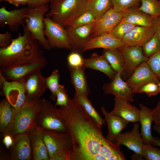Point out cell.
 <instances>
[{
	"instance_id": "obj_1",
	"label": "cell",
	"mask_w": 160,
	"mask_h": 160,
	"mask_svg": "<svg viewBox=\"0 0 160 160\" xmlns=\"http://www.w3.org/2000/svg\"><path fill=\"white\" fill-rule=\"evenodd\" d=\"M71 137L68 160H125L120 146L105 137L97 122L73 98L58 108Z\"/></svg>"
},
{
	"instance_id": "obj_2",
	"label": "cell",
	"mask_w": 160,
	"mask_h": 160,
	"mask_svg": "<svg viewBox=\"0 0 160 160\" xmlns=\"http://www.w3.org/2000/svg\"><path fill=\"white\" fill-rule=\"evenodd\" d=\"M22 35L12 39L10 44L0 48V70L11 68L31 57L43 53L39 42L23 29Z\"/></svg>"
},
{
	"instance_id": "obj_3",
	"label": "cell",
	"mask_w": 160,
	"mask_h": 160,
	"mask_svg": "<svg viewBox=\"0 0 160 160\" xmlns=\"http://www.w3.org/2000/svg\"><path fill=\"white\" fill-rule=\"evenodd\" d=\"M41 99L25 101L17 111L13 108L11 120L2 133L3 135H9L13 137L17 134L29 132L33 130L36 126V119L40 109Z\"/></svg>"
},
{
	"instance_id": "obj_4",
	"label": "cell",
	"mask_w": 160,
	"mask_h": 160,
	"mask_svg": "<svg viewBox=\"0 0 160 160\" xmlns=\"http://www.w3.org/2000/svg\"><path fill=\"white\" fill-rule=\"evenodd\" d=\"M46 145L49 160H68L72 141L67 131L45 129L36 126Z\"/></svg>"
},
{
	"instance_id": "obj_5",
	"label": "cell",
	"mask_w": 160,
	"mask_h": 160,
	"mask_svg": "<svg viewBox=\"0 0 160 160\" xmlns=\"http://www.w3.org/2000/svg\"><path fill=\"white\" fill-rule=\"evenodd\" d=\"M87 0H53L50 2L46 16L59 23L65 28L86 10Z\"/></svg>"
},
{
	"instance_id": "obj_6",
	"label": "cell",
	"mask_w": 160,
	"mask_h": 160,
	"mask_svg": "<svg viewBox=\"0 0 160 160\" xmlns=\"http://www.w3.org/2000/svg\"><path fill=\"white\" fill-rule=\"evenodd\" d=\"M49 9L47 5L30 9L25 16V25L23 29L30 32L33 36L40 43L45 49L50 51L52 48L44 33L45 27L44 22V15Z\"/></svg>"
},
{
	"instance_id": "obj_7",
	"label": "cell",
	"mask_w": 160,
	"mask_h": 160,
	"mask_svg": "<svg viewBox=\"0 0 160 160\" xmlns=\"http://www.w3.org/2000/svg\"><path fill=\"white\" fill-rule=\"evenodd\" d=\"M47 62L43 53L31 57L11 68L0 70L1 74L9 81L22 82L32 72L41 70L46 66Z\"/></svg>"
},
{
	"instance_id": "obj_8",
	"label": "cell",
	"mask_w": 160,
	"mask_h": 160,
	"mask_svg": "<svg viewBox=\"0 0 160 160\" xmlns=\"http://www.w3.org/2000/svg\"><path fill=\"white\" fill-rule=\"evenodd\" d=\"M56 107L50 101L41 99L36 126L45 129L67 131Z\"/></svg>"
},
{
	"instance_id": "obj_9",
	"label": "cell",
	"mask_w": 160,
	"mask_h": 160,
	"mask_svg": "<svg viewBox=\"0 0 160 160\" xmlns=\"http://www.w3.org/2000/svg\"><path fill=\"white\" fill-rule=\"evenodd\" d=\"M44 33L52 48L71 50L66 28L60 24L46 16Z\"/></svg>"
},
{
	"instance_id": "obj_10",
	"label": "cell",
	"mask_w": 160,
	"mask_h": 160,
	"mask_svg": "<svg viewBox=\"0 0 160 160\" xmlns=\"http://www.w3.org/2000/svg\"><path fill=\"white\" fill-rule=\"evenodd\" d=\"M0 85L5 98L15 110H19L26 101L24 83L16 81L7 80L0 73Z\"/></svg>"
},
{
	"instance_id": "obj_11",
	"label": "cell",
	"mask_w": 160,
	"mask_h": 160,
	"mask_svg": "<svg viewBox=\"0 0 160 160\" xmlns=\"http://www.w3.org/2000/svg\"><path fill=\"white\" fill-rule=\"evenodd\" d=\"M118 48L122 54L124 60L123 79H127L140 64L147 62L148 58L144 55L141 46L125 45Z\"/></svg>"
},
{
	"instance_id": "obj_12",
	"label": "cell",
	"mask_w": 160,
	"mask_h": 160,
	"mask_svg": "<svg viewBox=\"0 0 160 160\" xmlns=\"http://www.w3.org/2000/svg\"><path fill=\"white\" fill-rule=\"evenodd\" d=\"M95 23L77 27L69 26L65 28L72 51L81 54L84 52L85 45L91 38V34Z\"/></svg>"
},
{
	"instance_id": "obj_13",
	"label": "cell",
	"mask_w": 160,
	"mask_h": 160,
	"mask_svg": "<svg viewBox=\"0 0 160 160\" xmlns=\"http://www.w3.org/2000/svg\"><path fill=\"white\" fill-rule=\"evenodd\" d=\"M41 70L35 71L28 75L24 79V83L25 90V101L40 100L41 97L47 89L45 77Z\"/></svg>"
},
{
	"instance_id": "obj_14",
	"label": "cell",
	"mask_w": 160,
	"mask_h": 160,
	"mask_svg": "<svg viewBox=\"0 0 160 160\" xmlns=\"http://www.w3.org/2000/svg\"><path fill=\"white\" fill-rule=\"evenodd\" d=\"M9 149L11 160H30L32 158L29 132H25L15 135Z\"/></svg>"
},
{
	"instance_id": "obj_15",
	"label": "cell",
	"mask_w": 160,
	"mask_h": 160,
	"mask_svg": "<svg viewBox=\"0 0 160 160\" xmlns=\"http://www.w3.org/2000/svg\"><path fill=\"white\" fill-rule=\"evenodd\" d=\"M123 12L114 10L112 7L95 23L91 38L105 33H109L122 20Z\"/></svg>"
},
{
	"instance_id": "obj_16",
	"label": "cell",
	"mask_w": 160,
	"mask_h": 160,
	"mask_svg": "<svg viewBox=\"0 0 160 160\" xmlns=\"http://www.w3.org/2000/svg\"><path fill=\"white\" fill-rule=\"evenodd\" d=\"M30 8L25 7L11 10L7 9L5 7L0 9V26L4 28L8 26L9 30L13 32L17 31L20 25H25V16Z\"/></svg>"
},
{
	"instance_id": "obj_17",
	"label": "cell",
	"mask_w": 160,
	"mask_h": 160,
	"mask_svg": "<svg viewBox=\"0 0 160 160\" xmlns=\"http://www.w3.org/2000/svg\"><path fill=\"white\" fill-rule=\"evenodd\" d=\"M104 94H111L115 97L129 102L133 101L134 93L126 82L121 78V74L116 73L109 83L103 86Z\"/></svg>"
},
{
	"instance_id": "obj_18",
	"label": "cell",
	"mask_w": 160,
	"mask_h": 160,
	"mask_svg": "<svg viewBox=\"0 0 160 160\" xmlns=\"http://www.w3.org/2000/svg\"><path fill=\"white\" fill-rule=\"evenodd\" d=\"M138 122L134 123L130 130L120 133L115 143L120 146L124 145L134 153L142 155V150L144 143L140 132Z\"/></svg>"
},
{
	"instance_id": "obj_19",
	"label": "cell",
	"mask_w": 160,
	"mask_h": 160,
	"mask_svg": "<svg viewBox=\"0 0 160 160\" xmlns=\"http://www.w3.org/2000/svg\"><path fill=\"white\" fill-rule=\"evenodd\" d=\"M156 31L155 23L151 27L135 26L125 35L122 41L127 45L142 47L152 38Z\"/></svg>"
},
{
	"instance_id": "obj_20",
	"label": "cell",
	"mask_w": 160,
	"mask_h": 160,
	"mask_svg": "<svg viewBox=\"0 0 160 160\" xmlns=\"http://www.w3.org/2000/svg\"><path fill=\"white\" fill-rule=\"evenodd\" d=\"M159 81L146 62H144L135 70L126 82L135 93L137 89L148 82Z\"/></svg>"
},
{
	"instance_id": "obj_21",
	"label": "cell",
	"mask_w": 160,
	"mask_h": 160,
	"mask_svg": "<svg viewBox=\"0 0 160 160\" xmlns=\"http://www.w3.org/2000/svg\"><path fill=\"white\" fill-rule=\"evenodd\" d=\"M100 110L108 125V133L105 138L110 142L115 143L121 132L126 127L129 122L119 116L108 112L103 106Z\"/></svg>"
},
{
	"instance_id": "obj_22",
	"label": "cell",
	"mask_w": 160,
	"mask_h": 160,
	"mask_svg": "<svg viewBox=\"0 0 160 160\" xmlns=\"http://www.w3.org/2000/svg\"><path fill=\"white\" fill-rule=\"evenodd\" d=\"M114 100V107L110 112L111 113L119 116L129 122H139L140 110L132 105L129 101L116 97Z\"/></svg>"
},
{
	"instance_id": "obj_23",
	"label": "cell",
	"mask_w": 160,
	"mask_h": 160,
	"mask_svg": "<svg viewBox=\"0 0 160 160\" xmlns=\"http://www.w3.org/2000/svg\"><path fill=\"white\" fill-rule=\"evenodd\" d=\"M123 12L121 21L136 26L151 27L154 25L156 18L139 10L137 7L130 8Z\"/></svg>"
},
{
	"instance_id": "obj_24",
	"label": "cell",
	"mask_w": 160,
	"mask_h": 160,
	"mask_svg": "<svg viewBox=\"0 0 160 160\" xmlns=\"http://www.w3.org/2000/svg\"><path fill=\"white\" fill-rule=\"evenodd\" d=\"M140 107L139 121L141 125L140 133L144 144L152 145L153 137L151 133L153 109H151L143 104L139 103Z\"/></svg>"
},
{
	"instance_id": "obj_25",
	"label": "cell",
	"mask_w": 160,
	"mask_h": 160,
	"mask_svg": "<svg viewBox=\"0 0 160 160\" xmlns=\"http://www.w3.org/2000/svg\"><path fill=\"white\" fill-rule=\"evenodd\" d=\"M125 45L122 40L109 33H105L91 38L85 45L84 51L97 48L104 49L117 48Z\"/></svg>"
},
{
	"instance_id": "obj_26",
	"label": "cell",
	"mask_w": 160,
	"mask_h": 160,
	"mask_svg": "<svg viewBox=\"0 0 160 160\" xmlns=\"http://www.w3.org/2000/svg\"><path fill=\"white\" fill-rule=\"evenodd\" d=\"M84 67L100 71L105 74L111 80L116 73L112 68L106 59L102 55L92 53L89 58H84Z\"/></svg>"
},
{
	"instance_id": "obj_27",
	"label": "cell",
	"mask_w": 160,
	"mask_h": 160,
	"mask_svg": "<svg viewBox=\"0 0 160 160\" xmlns=\"http://www.w3.org/2000/svg\"><path fill=\"white\" fill-rule=\"evenodd\" d=\"M84 67L68 68L70 72V81L75 90L76 94L87 96L90 92Z\"/></svg>"
},
{
	"instance_id": "obj_28",
	"label": "cell",
	"mask_w": 160,
	"mask_h": 160,
	"mask_svg": "<svg viewBox=\"0 0 160 160\" xmlns=\"http://www.w3.org/2000/svg\"><path fill=\"white\" fill-rule=\"evenodd\" d=\"M29 135L32 147L33 159L49 160L45 143L35 128L29 132Z\"/></svg>"
},
{
	"instance_id": "obj_29",
	"label": "cell",
	"mask_w": 160,
	"mask_h": 160,
	"mask_svg": "<svg viewBox=\"0 0 160 160\" xmlns=\"http://www.w3.org/2000/svg\"><path fill=\"white\" fill-rule=\"evenodd\" d=\"M102 55L108 61L112 69L116 73H119L123 78L124 60L119 49H104Z\"/></svg>"
},
{
	"instance_id": "obj_30",
	"label": "cell",
	"mask_w": 160,
	"mask_h": 160,
	"mask_svg": "<svg viewBox=\"0 0 160 160\" xmlns=\"http://www.w3.org/2000/svg\"><path fill=\"white\" fill-rule=\"evenodd\" d=\"M73 98L82 107L86 112L97 122L102 129L105 124V120L101 117L99 113L92 105L91 101L88 100L87 96L75 93Z\"/></svg>"
},
{
	"instance_id": "obj_31",
	"label": "cell",
	"mask_w": 160,
	"mask_h": 160,
	"mask_svg": "<svg viewBox=\"0 0 160 160\" xmlns=\"http://www.w3.org/2000/svg\"><path fill=\"white\" fill-rule=\"evenodd\" d=\"M112 7L111 0H87L86 10L91 12L97 20Z\"/></svg>"
},
{
	"instance_id": "obj_32",
	"label": "cell",
	"mask_w": 160,
	"mask_h": 160,
	"mask_svg": "<svg viewBox=\"0 0 160 160\" xmlns=\"http://www.w3.org/2000/svg\"><path fill=\"white\" fill-rule=\"evenodd\" d=\"M12 106L5 98L0 102V131L2 133L10 123L13 115Z\"/></svg>"
},
{
	"instance_id": "obj_33",
	"label": "cell",
	"mask_w": 160,
	"mask_h": 160,
	"mask_svg": "<svg viewBox=\"0 0 160 160\" xmlns=\"http://www.w3.org/2000/svg\"><path fill=\"white\" fill-rule=\"evenodd\" d=\"M60 75L58 70H54L48 77L45 78V81L47 89L50 91V97L54 102H56L57 93L60 84L59 81Z\"/></svg>"
},
{
	"instance_id": "obj_34",
	"label": "cell",
	"mask_w": 160,
	"mask_h": 160,
	"mask_svg": "<svg viewBox=\"0 0 160 160\" xmlns=\"http://www.w3.org/2000/svg\"><path fill=\"white\" fill-rule=\"evenodd\" d=\"M141 5L139 10L154 17H160V1L140 0Z\"/></svg>"
},
{
	"instance_id": "obj_35",
	"label": "cell",
	"mask_w": 160,
	"mask_h": 160,
	"mask_svg": "<svg viewBox=\"0 0 160 160\" xmlns=\"http://www.w3.org/2000/svg\"><path fill=\"white\" fill-rule=\"evenodd\" d=\"M142 47L144 55L148 58L160 50V40L156 31L152 38Z\"/></svg>"
},
{
	"instance_id": "obj_36",
	"label": "cell",
	"mask_w": 160,
	"mask_h": 160,
	"mask_svg": "<svg viewBox=\"0 0 160 160\" xmlns=\"http://www.w3.org/2000/svg\"><path fill=\"white\" fill-rule=\"evenodd\" d=\"M96 21V19L91 12L86 10L77 17L70 26L73 27L82 26L94 23Z\"/></svg>"
},
{
	"instance_id": "obj_37",
	"label": "cell",
	"mask_w": 160,
	"mask_h": 160,
	"mask_svg": "<svg viewBox=\"0 0 160 160\" xmlns=\"http://www.w3.org/2000/svg\"><path fill=\"white\" fill-rule=\"evenodd\" d=\"M135 26L133 24L121 20L109 34L116 38L122 40L125 35Z\"/></svg>"
},
{
	"instance_id": "obj_38",
	"label": "cell",
	"mask_w": 160,
	"mask_h": 160,
	"mask_svg": "<svg viewBox=\"0 0 160 160\" xmlns=\"http://www.w3.org/2000/svg\"><path fill=\"white\" fill-rule=\"evenodd\" d=\"M140 0H111L112 7L115 11L124 12L131 7H137Z\"/></svg>"
},
{
	"instance_id": "obj_39",
	"label": "cell",
	"mask_w": 160,
	"mask_h": 160,
	"mask_svg": "<svg viewBox=\"0 0 160 160\" xmlns=\"http://www.w3.org/2000/svg\"><path fill=\"white\" fill-rule=\"evenodd\" d=\"M142 155L147 160H160V149L154 148L150 144H144Z\"/></svg>"
},
{
	"instance_id": "obj_40",
	"label": "cell",
	"mask_w": 160,
	"mask_h": 160,
	"mask_svg": "<svg viewBox=\"0 0 160 160\" xmlns=\"http://www.w3.org/2000/svg\"><path fill=\"white\" fill-rule=\"evenodd\" d=\"M160 93L159 87L155 82H150L140 87L135 92V93H145L148 97L157 95Z\"/></svg>"
},
{
	"instance_id": "obj_41",
	"label": "cell",
	"mask_w": 160,
	"mask_h": 160,
	"mask_svg": "<svg viewBox=\"0 0 160 160\" xmlns=\"http://www.w3.org/2000/svg\"><path fill=\"white\" fill-rule=\"evenodd\" d=\"M146 63L160 81V50L149 57Z\"/></svg>"
},
{
	"instance_id": "obj_42",
	"label": "cell",
	"mask_w": 160,
	"mask_h": 160,
	"mask_svg": "<svg viewBox=\"0 0 160 160\" xmlns=\"http://www.w3.org/2000/svg\"><path fill=\"white\" fill-rule=\"evenodd\" d=\"M84 58L81 53L72 51L67 57L68 68L84 67Z\"/></svg>"
},
{
	"instance_id": "obj_43",
	"label": "cell",
	"mask_w": 160,
	"mask_h": 160,
	"mask_svg": "<svg viewBox=\"0 0 160 160\" xmlns=\"http://www.w3.org/2000/svg\"><path fill=\"white\" fill-rule=\"evenodd\" d=\"M64 85L60 84L57 93V98L55 104L56 106H67L71 99Z\"/></svg>"
},
{
	"instance_id": "obj_44",
	"label": "cell",
	"mask_w": 160,
	"mask_h": 160,
	"mask_svg": "<svg viewBox=\"0 0 160 160\" xmlns=\"http://www.w3.org/2000/svg\"><path fill=\"white\" fill-rule=\"evenodd\" d=\"M12 39L11 33L7 32L4 33H0V47L5 48L8 47L11 44Z\"/></svg>"
},
{
	"instance_id": "obj_45",
	"label": "cell",
	"mask_w": 160,
	"mask_h": 160,
	"mask_svg": "<svg viewBox=\"0 0 160 160\" xmlns=\"http://www.w3.org/2000/svg\"><path fill=\"white\" fill-rule=\"evenodd\" d=\"M53 0H31L30 3L27 4L29 8L33 9L47 5Z\"/></svg>"
},
{
	"instance_id": "obj_46",
	"label": "cell",
	"mask_w": 160,
	"mask_h": 160,
	"mask_svg": "<svg viewBox=\"0 0 160 160\" xmlns=\"http://www.w3.org/2000/svg\"><path fill=\"white\" fill-rule=\"evenodd\" d=\"M153 110V121L155 124L160 126V100L158 102Z\"/></svg>"
},
{
	"instance_id": "obj_47",
	"label": "cell",
	"mask_w": 160,
	"mask_h": 160,
	"mask_svg": "<svg viewBox=\"0 0 160 160\" xmlns=\"http://www.w3.org/2000/svg\"><path fill=\"white\" fill-rule=\"evenodd\" d=\"M4 136L3 142L6 148L9 149L13 142V137L9 135H6Z\"/></svg>"
},
{
	"instance_id": "obj_48",
	"label": "cell",
	"mask_w": 160,
	"mask_h": 160,
	"mask_svg": "<svg viewBox=\"0 0 160 160\" xmlns=\"http://www.w3.org/2000/svg\"><path fill=\"white\" fill-rule=\"evenodd\" d=\"M31 0H8L7 2L14 5L18 7L19 5H25L30 3Z\"/></svg>"
},
{
	"instance_id": "obj_49",
	"label": "cell",
	"mask_w": 160,
	"mask_h": 160,
	"mask_svg": "<svg viewBox=\"0 0 160 160\" xmlns=\"http://www.w3.org/2000/svg\"><path fill=\"white\" fill-rule=\"evenodd\" d=\"M155 24L157 32L160 40V17L156 18Z\"/></svg>"
},
{
	"instance_id": "obj_50",
	"label": "cell",
	"mask_w": 160,
	"mask_h": 160,
	"mask_svg": "<svg viewBox=\"0 0 160 160\" xmlns=\"http://www.w3.org/2000/svg\"><path fill=\"white\" fill-rule=\"evenodd\" d=\"M131 159L132 160H144L143 157L141 155L135 153L132 154Z\"/></svg>"
},
{
	"instance_id": "obj_51",
	"label": "cell",
	"mask_w": 160,
	"mask_h": 160,
	"mask_svg": "<svg viewBox=\"0 0 160 160\" xmlns=\"http://www.w3.org/2000/svg\"><path fill=\"white\" fill-rule=\"evenodd\" d=\"M152 145H153L160 147V138L153 137Z\"/></svg>"
},
{
	"instance_id": "obj_52",
	"label": "cell",
	"mask_w": 160,
	"mask_h": 160,
	"mask_svg": "<svg viewBox=\"0 0 160 160\" xmlns=\"http://www.w3.org/2000/svg\"><path fill=\"white\" fill-rule=\"evenodd\" d=\"M153 130L158 134H160V126L154 124L153 127Z\"/></svg>"
},
{
	"instance_id": "obj_53",
	"label": "cell",
	"mask_w": 160,
	"mask_h": 160,
	"mask_svg": "<svg viewBox=\"0 0 160 160\" xmlns=\"http://www.w3.org/2000/svg\"><path fill=\"white\" fill-rule=\"evenodd\" d=\"M158 84L159 87V89L160 92V81H159L158 83Z\"/></svg>"
},
{
	"instance_id": "obj_54",
	"label": "cell",
	"mask_w": 160,
	"mask_h": 160,
	"mask_svg": "<svg viewBox=\"0 0 160 160\" xmlns=\"http://www.w3.org/2000/svg\"><path fill=\"white\" fill-rule=\"evenodd\" d=\"M8 0H0V1H7Z\"/></svg>"
},
{
	"instance_id": "obj_55",
	"label": "cell",
	"mask_w": 160,
	"mask_h": 160,
	"mask_svg": "<svg viewBox=\"0 0 160 160\" xmlns=\"http://www.w3.org/2000/svg\"><path fill=\"white\" fill-rule=\"evenodd\" d=\"M159 1H160V0H159Z\"/></svg>"
}]
</instances>
